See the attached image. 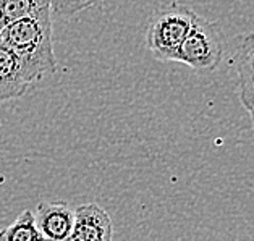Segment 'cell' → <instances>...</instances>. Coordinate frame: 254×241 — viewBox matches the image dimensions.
Here are the masks:
<instances>
[{
  "instance_id": "cell-1",
  "label": "cell",
  "mask_w": 254,
  "mask_h": 241,
  "mask_svg": "<svg viewBox=\"0 0 254 241\" xmlns=\"http://www.w3.org/2000/svg\"><path fill=\"white\" fill-rule=\"evenodd\" d=\"M0 39L20 57L34 84L57 71L51 7L10 23L0 31Z\"/></svg>"
},
{
  "instance_id": "cell-2",
  "label": "cell",
  "mask_w": 254,
  "mask_h": 241,
  "mask_svg": "<svg viewBox=\"0 0 254 241\" xmlns=\"http://www.w3.org/2000/svg\"><path fill=\"white\" fill-rule=\"evenodd\" d=\"M196 16L194 10L182 3H170L157 10L146 31V46L152 57L159 61H175Z\"/></svg>"
},
{
  "instance_id": "cell-3",
  "label": "cell",
  "mask_w": 254,
  "mask_h": 241,
  "mask_svg": "<svg viewBox=\"0 0 254 241\" xmlns=\"http://www.w3.org/2000/svg\"><path fill=\"white\" fill-rule=\"evenodd\" d=\"M224 57V34L215 21L197 15L180 46L175 61L188 65L197 73L214 71Z\"/></svg>"
},
{
  "instance_id": "cell-4",
  "label": "cell",
  "mask_w": 254,
  "mask_h": 241,
  "mask_svg": "<svg viewBox=\"0 0 254 241\" xmlns=\"http://www.w3.org/2000/svg\"><path fill=\"white\" fill-rule=\"evenodd\" d=\"M114 224L99 204H83L75 209V224L68 241H112Z\"/></svg>"
},
{
  "instance_id": "cell-5",
  "label": "cell",
  "mask_w": 254,
  "mask_h": 241,
  "mask_svg": "<svg viewBox=\"0 0 254 241\" xmlns=\"http://www.w3.org/2000/svg\"><path fill=\"white\" fill-rule=\"evenodd\" d=\"M33 84L20 57L0 39V102L23 97Z\"/></svg>"
},
{
  "instance_id": "cell-6",
  "label": "cell",
  "mask_w": 254,
  "mask_h": 241,
  "mask_svg": "<svg viewBox=\"0 0 254 241\" xmlns=\"http://www.w3.org/2000/svg\"><path fill=\"white\" fill-rule=\"evenodd\" d=\"M36 225L47 241H68L75 224V209L66 202H41L34 214Z\"/></svg>"
},
{
  "instance_id": "cell-7",
  "label": "cell",
  "mask_w": 254,
  "mask_h": 241,
  "mask_svg": "<svg viewBox=\"0 0 254 241\" xmlns=\"http://www.w3.org/2000/svg\"><path fill=\"white\" fill-rule=\"evenodd\" d=\"M0 241H47L36 225L34 212L23 211L13 224L0 230Z\"/></svg>"
},
{
  "instance_id": "cell-8",
  "label": "cell",
  "mask_w": 254,
  "mask_h": 241,
  "mask_svg": "<svg viewBox=\"0 0 254 241\" xmlns=\"http://www.w3.org/2000/svg\"><path fill=\"white\" fill-rule=\"evenodd\" d=\"M51 7V0H0V31L20 18Z\"/></svg>"
},
{
  "instance_id": "cell-9",
  "label": "cell",
  "mask_w": 254,
  "mask_h": 241,
  "mask_svg": "<svg viewBox=\"0 0 254 241\" xmlns=\"http://www.w3.org/2000/svg\"><path fill=\"white\" fill-rule=\"evenodd\" d=\"M235 65L240 76V86L254 83V33L245 34L240 38Z\"/></svg>"
},
{
  "instance_id": "cell-10",
  "label": "cell",
  "mask_w": 254,
  "mask_h": 241,
  "mask_svg": "<svg viewBox=\"0 0 254 241\" xmlns=\"http://www.w3.org/2000/svg\"><path fill=\"white\" fill-rule=\"evenodd\" d=\"M240 99L243 107L248 110V114L251 115V120L254 123V83L240 86Z\"/></svg>"
}]
</instances>
